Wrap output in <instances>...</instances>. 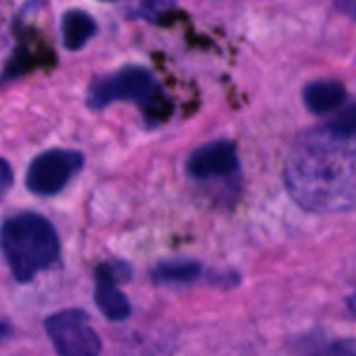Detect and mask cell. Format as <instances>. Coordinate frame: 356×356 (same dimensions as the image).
I'll list each match as a JSON object with an SVG mask.
<instances>
[{
	"instance_id": "obj_1",
	"label": "cell",
	"mask_w": 356,
	"mask_h": 356,
	"mask_svg": "<svg viewBox=\"0 0 356 356\" xmlns=\"http://www.w3.org/2000/svg\"><path fill=\"white\" fill-rule=\"evenodd\" d=\"M2 252L19 284L31 282L60 257L52 223L38 213H17L2 223Z\"/></svg>"
},
{
	"instance_id": "obj_2",
	"label": "cell",
	"mask_w": 356,
	"mask_h": 356,
	"mask_svg": "<svg viewBox=\"0 0 356 356\" xmlns=\"http://www.w3.org/2000/svg\"><path fill=\"white\" fill-rule=\"evenodd\" d=\"M136 102L146 115L148 125H156L169 117V102L150 69L142 65H125L113 73L98 75L90 81L86 102L94 111H102L113 102Z\"/></svg>"
},
{
	"instance_id": "obj_3",
	"label": "cell",
	"mask_w": 356,
	"mask_h": 356,
	"mask_svg": "<svg viewBox=\"0 0 356 356\" xmlns=\"http://www.w3.org/2000/svg\"><path fill=\"white\" fill-rule=\"evenodd\" d=\"M44 330L58 356H100L102 353V342L81 309L50 315L44 321Z\"/></svg>"
},
{
	"instance_id": "obj_4",
	"label": "cell",
	"mask_w": 356,
	"mask_h": 356,
	"mask_svg": "<svg viewBox=\"0 0 356 356\" xmlns=\"http://www.w3.org/2000/svg\"><path fill=\"white\" fill-rule=\"evenodd\" d=\"M83 167V154L77 150L52 148L38 154L25 173V186L35 196L58 194Z\"/></svg>"
},
{
	"instance_id": "obj_5",
	"label": "cell",
	"mask_w": 356,
	"mask_h": 356,
	"mask_svg": "<svg viewBox=\"0 0 356 356\" xmlns=\"http://www.w3.org/2000/svg\"><path fill=\"white\" fill-rule=\"evenodd\" d=\"M131 280V267L125 261H106L96 267L94 300L98 311L108 321H125L131 315V305L119 290V284Z\"/></svg>"
},
{
	"instance_id": "obj_6",
	"label": "cell",
	"mask_w": 356,
	"mask_h": 356,
	"mask_svg": "<svg viewBox=\"0 0 356 356\" xmlns=\"http://www.w3.org/2000/svg\"><path fill=\"white\" fill-rule=\"evenodd\" d=\"M240 167L236 144L229 140H215L196 148L188 161L186 171L194 179H213L234 175Z\"/></svg>"
},
{
	"instance_id": "obj_7",
	"label": "cell",
	"mask_w": 356,
	"mask_h": 356,
	"mask_svg": "<svg viewBox=\"0 0 356 356\" xmlns=\"http://www.w3.org/2000/svg\"><path fill=\"white\" fill-rule=\"evenodd\" d=\"M348 98V92L338 79H315L305 86L302 100L307 108L315 115H327L340 108Z\"/></svg>"
},
{
	"instance_id": "obj_8",
	"label": "cell",
	"mask_w": 356,
	"mask_h": 356,
	"mask_svg": "<svg viewBox=\"0 0 356 356\" xmlns=\"http://www.w3.org/2000/svg\"><path fill=\"white\" fill-rule=\"evenodd\" d=\"M98 31L94 17L81 8H69L60 17V38L63 46L71 52L81 50Z\"/></svg>"
},
{
	"instance_id": "obj_9",
	"label": "cell",
	"mask_w": 356,
	"mask_h": 356,
	"mask_svg": "<svg viewBox=\"0 0 356 356\" xmlns=\"http://www.w3.org/2000/svg\"><path fill=\"white\" fill-rule=\"evenodd\" d=\"M150 275L154 284H161V286H184L200 277H207L209 273H204V267L196 261H165V263H159L150 271Z\"/></svg>"
},
{
	"instance_id": "obj_10",
	"label": "cell",
	"mask_w": 356,
	"mask_h": 356,
	"mask_svg": "<svg viewBox=\"0 0 356 356\" xmlns=\"http://www.w3.org/2000/svg\"><path fill=\"white\" fill-rule=\"evenodd\" d=\"M175 350V336L169 332L148 334L131 340L119 356H171Z\"/></svg>"
},
{
	"instance_id": "obj_11",
	"label": "cell",
	"mask_w": 356,
	"mask_h": 356,
	"mask_svg": "<svg viewBox=\"0 0 356 356\" xmlns=\"http://www.w3.org/2000/svg\"><path fill=\"white\" fill-rule=\"evenodd\" d=\"M317 129L338 142H356V102L340 111L336 117H332Z\"/></svg>"
},
{
	"instance_id": "obj_12",
	"label": "cell",
	"mask_w": 356,
	"mask_h": 356,
	"mask_svg": "<svg viewBox=\"0 0 356 356\" xmlns=\"http://www.w3.org/2000/svg\"><path fill=\"white\" fill-rule=\"evenodd\" d=\"M315 356H356V338L334 340L327 346H323Z\"/></svg>"
},
{
	"instance_id": "obj_13",
	"label": "cell",
	"mask_w": 356,
	"mask_h": 356,
	"mask_svg": "<svg viewBox=\"0 0 356 356\" xmlns=\"http://www.w3.org/2000/svg\"><path fill=\"white\" fill-rule=\"evenodd\" d=\"M0 169H2V173H0L2 175V186H0V190H2V194H6L10 184H13V171H10V165L6 161L0 163Z\"/></svg>"
},
{
	"instance_id": "obj_14",
	"label": "cell",
	"mask_w": 356,
	"mask_h": 356,
	"mask_svg": "<svg viewBox=\"0 0 356 356\" xmlns=\"http://www.w3.org/2000/svg\"><path fill=\"white\" fill-rule=\"evenodd\" d=\"M336 6H338L344 15L356 19V0H336Z\"/></svg>"
},
{
	"instance_id": "obj_15",
	"label": "cell",
	"mask_w": 356,
	"mask_h": 356,
	"mask_svg": "<svg viewBox=\"0 0 356 356\" xmlns=\"http://www.w3.org/2000/svg\"><path fill=\"white\" fill-rule=\"evenodd\" d=\"M348 309H350V313L356 317V292L348 298Z\"/></svg>"
},
{
	"instance_id": "obj_16",
	"label": "cell",
	"mask_w": 356,
	"mask_h": 356,
	"mask_svg": "<svg viewBox=\"0 0 356 356\" xmlns=\"http://www.w3.org/2000/svg\"><path fill=\"white\" fill-rule=\"evenodd\" d=\"M106 2H111V0H106Z\"/></svg>"
}]
</instances>
